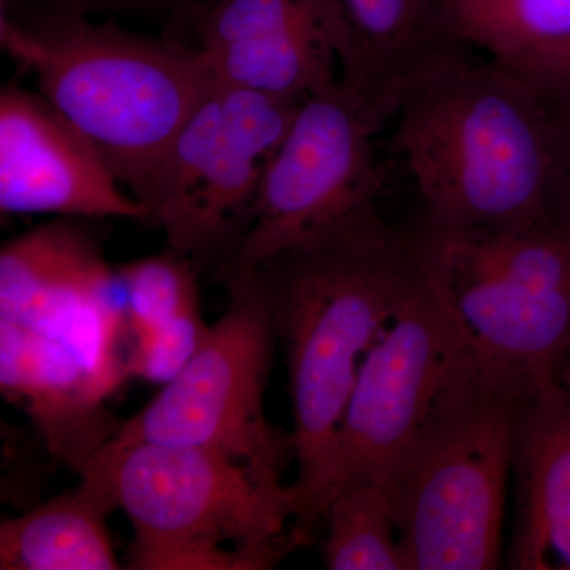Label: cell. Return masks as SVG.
<instances>
[{
  "mask_svg": "<svg viewBox=\"0 0 570 570\" xmlns=\"http://www.w3.org/2000/svg\"><path fill=\"white\" fill-rule=\"evenodd\" d=\"M262 268L294 407L296 478L288 487L303 547L332 497L337 428L360 370L406 296L415 258L406 230L393 232L381 217L288 247Z\"/></svg>",
  "mask_w": 570,
  "mask_h": 570,
  "instance_id": "1",
  "label": "cell"
},
{
  "mask_svg": "<svg viewBox=\"0 0 570 570\" xmlns=\"http://www.w3.org/2000/svg\"><path fill=\"white\" fill-rule=\"evenodd\" d=\"M395 118L428 219L483 230L566 224L557 105L515 71L461 55L420 78Z\"/></svg>",
  "mask_w": 570,
  "mask_h": 570,
  "instance_id": "2",
  "label": "cell"
},
{
  "mask_svg": "<svg viewBox=\"0 0 570 570\" xmlns=\"http://www.w3.org/2000/svg\"><path fill=\"white\" fill-rule=\"evenodd\" d=\"M0 47L102 154L148 212L165 160L216 88L198 47L138 36L78 11L0 6Z\"/></svg>",
  "mask_w": 570,
  "mask_h": 570,
  "instance_id": "3",
  "label": "cell"
},
{
  "mask_svg": "<svg viewBox=\"0 0 570 570\" xmlns=\"http://www.w3.org/2000/svg\"><path fill=\"white\" fill-rule=\"evenodd\" d=\"M80 474L102 483L132 524L135 570H249L246 551L279 562L298 549L291 487L193 445L107 442Z\"/></svg>",
  "mask_w": 570,
  "mask_h": 570,
  "instance_id": "4",
  "label": "cell"
},
{
  "mask_svg": "<svg viewBox=\"0 0 570 570\" xmlns=\"http://www.w3.org/2000/svg\"><path fill=\"white\" fill-rule=\"evenodd\" d=\"M538 390L475 354L439 404L387 483L407 570L501 564L517 417Z\"/></svg>",
  "mask_w": 570,
  "mask_h": 570,
  "instance_id": "5",
  "label": "cell"
},
{
  "mask_svg": "<svg viewBox=\"0 0 570 570\" xmlns=\"http://www.w3.org/2000/svg\"><path fill=\"white\" fill-rule=\"evenodd\" d=\"M406 232L472 351L531 387L554 384L570 341V224L483 230L419 214Z\"/></svg>",
  "mask_w": 570,
  "mask_h": 570,
  "instance_id": "6",
  "label": "cell"
},
{
  "mask_svg": "<svg viewBox=\"0 0 570 570\" xmlns=\"http://www.w3.org/2000/svg\"><path fill=\"white\" fill-rule=\"evenodd\" d=\"M228 303L181 373L118 426L111 444L149 441L216 450L239 461L258 482L284 489L285 452H294L265 414L277 341L264 268L224 279Z\"/></svg>",
  "mask_w": 570,
  "mask_h": 570,
  "instance_id": "7",
  "label": "cell"
},
{
  "mask_svg": "<svg viewBox=\"0 0 570 570\" xmlns=\"http://www.w3.org/2000/svg\"><path fill=\"white\" fill-rule=\"evenodd\" d=\"M414 258L411 287L363 362L337 428L332 497L352 483L387 485L474 360L459 317Z\"/></svg>",
  "mask_w": 570,
  "mask_h": 570,
  "instance_id": "8",
  "label": "cell"
},
{
  "mask_svg": "<svg viewBox=\"0 0 570 570\" xmlns=\"http://www.w3.org/2000/svg\"><path fill=\"white\" fill-rule=\"evenodd\" d=\"M377 130L341 81L307 97L266 164L245 234L223 266V279L253 272L288 247L347 225L381 219L384 171Z\"/></svg>",
  "mask_w": 570,
  "mask_h": 570,
  "instance_id": "9",
  "label": "cell"
},
{
  "mask_svg": "<svg viewBox=\"0 0 570 570\" xmlns=\"http://www.w3.org/2000/svg\"><path fill=\"white\" fill-rule=\"evenodd\" d=\"M303 102L216 82L176 137L149 205L171 249L193 261L224 250L225 265Z\"/></svg>",
  "mask_w": 570,
  "mask_h": 570,
  "instance_id": "10",
  "label": "cell"
},
{
  "mask_svg": "<svg viewBox=\"0 0 570 570\" xmlns=\"http://www.w3.org/2000/svg\"><path fill=\"white\" fill-rule=\"evenodd\" d=\"M0 212L148 220L102 154L41 94L0 91Z\"/></svg>",
  "mask_w": 570,
  "mask_h": 570,
  "instance_id": "11",
  "label": "cell"
},
{
  "mask_svg": "<svg viewBox=\"0 0 570 570\" xmlns=\"http://www.w3.org/2000/svg\"><path fill=\"white\" fill-rule=\"evenodd\" d=\"M336 2L346 22L341 86L377 132L420 78L464 55L439 0Z\"/></svg>",
  "mask_w": 570,
  "mask_h": 570,
  "instance_id": "12",
  "label": "cell"
},
{
  "mask_svg": "<svg viewBox=\"0 0 570 570\" xmlns=\"http://www.w3.org/2000/svg\"><path fill=\"white\" fill-rule=\"evenodd\" d=\"M0 390L24 409L52 455L75 471L118 430L104 409L111 390L51 333L0 321Z\"/></svg>",
  "mask_w": 570,
  "mask_h": 570,
  "instance_id": "13",
  "label": "cell"
},
{
  "mask_svg": "<svg viewBox=\"0 0 570 570\" xmlns=\"http://www.w3.org/2000/svg\"><path fill=\"white\" fill-rule=\"evenodd\" d=\"M59 217L0 250V321L58 333L71 317L121 291L96 236Z\"/></svg>",
  "mask_w": 570,
  "mask_h": 570,
  "instance_id": "14",
  "label": "cell"
},
{
  "mask_svg": "<svg viewBox=\"0 0 570 570\" xmlns=\"http://www.w3.org/2000/svg\"><path fill=\"white\" fill-rule=\"evenodd\" d=\"M512 469L517 517L510 568L570 570V396L557 382L521 403Z\"/></svg>",
  "mask_w": 570,
  "mask_h": 570,
  "instance_id": "15",
  "label": "cell"
},
{
  "mask_svg": "<svg viewBox=\"0 0 570 570\" xmlns=\"http://www.w3.org/2000/svg\"><path fill=\"white\" fill-rule=\"evenodd\" d=\"M346 22L340 6L261 39L204 51L217 85L303 102L340 80Z\"/></svg>",
  "mask_w": 570,
  "mask_h": 570,
  "instance_id": "16",
  "label": "cell"
},
{
  "mask_svg": "<svg viewBox=\"0 0 570 570\" xmlns=\"http://www.w3.org/2000/svg\"><path fill=\"white\" fill-rule=\"evenodd\" d=\"M116 510L102 483L80 474L73 490L2 521L0 569H121L107 528Z\"/></svg>",
  "mask_w": 570,
  "mask_h": 570,
  "instance_id": "17",
  "label": "cell"
},
{
  "mask_svg": "<svg viewBox=\"0 0 570 570\" xmlns=\"http://www.w3.org/2000/svg\"><path fill=\"white\" fill-rule=\"evenodd\" d=\"M449 32L539 88L570 56V0H439Z\"/></svg>",
  "mask_w": 570,
  "mask_h": 570,
  "instance_id": "18",
  "label": "cell"
},
{
  "mask_svg": "<svg viewBox=\"0 0 570 570\" xmlns=\"http://www.w3.org/2000/svg\"><path fill=\"white\" fill-rule=\"evenodd\" d=\"M322 547L330 570H407L385 483L360 482L330 498Z\"/></svg>",
  "mask_w": 570,
  "mask_h": 570,
  "instance_id": "19",
  "label": "cell"
},
{
  "mask_svg": "<svg viewBox=\"0 0 570 570\" xmlns=\"http://www.w3.org/2000/svg\"><path fill=\"white\" fill-rule=\"evenodd\" d=\"M132 341L184 314L200 311L193 258L179 250L149 255L116 268Z\"/></svg>",
  "mask_w": 570,
  "mask_h": 570,
  "instance_id": "20",
  "label": "cell"
},
{
  "mask_svg": "<svg viewBox=\"0 0 570 570\" xmlns=\"http://www.w3.org/2000/svg\"><path fill=\"white\" fill-rule=\"evenodd\" d=\"M208 328L200 311H195L134 340L126 358L127 376L163 387L193 360Z\"/></svg>",
  "mask_w": 570,
  "mask_h": 570,
  "instance_id": "21",
  "label": "cell"
},
{
  "mask_svg": "<svg viewBox=\"0 0 570 570\" xmlns=\"http://www.w3.org/2000/svg\"><path fill=\"white\" fill-rule=\"evenodd\" d=\"M204 2L206 0H2V6L20 10L78 11L91 14L94 11H189Z\"/></svg>",
  "mask_w": 570,
  "mask_h": 570,
  "instance_id": "22",
  "label": "cell"
},
{
  "mask_svg": "<svg viewBox=\"0 0 570 570\" xmlns=\"http://www.w3.org/2000/svg\"><path fill=\"white\" fill-rule=\"evenodd\" d=\"M557 105L560 121L562 174H564V223L570 224V96L551 100Z\"/></svg>",
  "mask_w": 570,
  "mask_h": 570,
  "instance_id": "23",
  "label": "cell"
},
{
  "mask_svg": "<svg viewBox=\"0 0 570 570\" xmlns=\"http://www.w3.org/2000/svg\"><path fill=\"white\" fill-rule=\"evenodd\" d=\"M539 91L549 96L550 99H564L570 96V56L557 67L546 81L539 86Z\"/></svg>",
  "mask_w": 570,
  "mask_h": 570,
  "instance_id": "24",
  "label": "cell"
},
{
  "mask_svg": "<svg viewBox=\"0 0 570 570\" xmlns=\"http://www.w3.org/2000/svg\"><path fill=\"white\" fill-rule=\"evenodd\" d=\"M558 385L570 396V341L568 347H566L564 354H562L560 367L557 373Z\"/></svg>",
  "mask_w": 570,
  "mask_h": 570,
  "instance_id": "25",
  "label": "cell"
}]
</instances>
